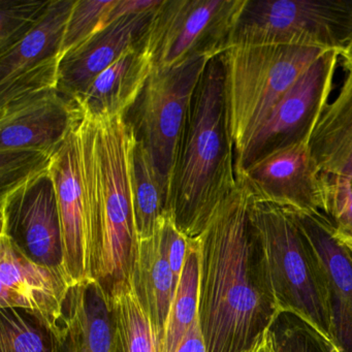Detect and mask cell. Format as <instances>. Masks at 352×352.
I'll return each instance as SVG.
<instances>
[{"label": "cell", "mask_w": 352, "mask_h": 352, "mask_svg": "<svg viewBox=\"0 0 352 352\" xmlns=\"http://www.w3.org/2000/svg\"><path fill=\"white\" fill-rule=\"evenodd\" d=\"M131 282L151 321L160 351L178 287L168 263L160 221L151 236L140 240L139 255Z\"/></svg>", "instance_id": "ffe728a7"}, {"label": "cell", "mask_w": 352, "mask_h": 352, "mask_svg": "<svg viewBox=\"0 0 352 352\" xmlns=\"http://www.w3.org/2000/svg\"><path fill=\"white\" fill-rule=\"evenodd\" d=\"M352 251V250H351Z\"/></svg>", "instance_id": "e575fe53"}, {"label": "cell", "mask_w": 352, "mask_h": 352, "mask_svg": "<svg viewBox=\"0 0 352 352\" xmlns=\"http://www.w3.org/2000/svg\"><path fill=\"white\" fill-rule=\"evenodd\" d=\"M50 3L51 0H0V55L32 32Z\"/></svg>", "instance_id": "4316f807"}, {"label": "cell", "mask_w": 352, "mask_h": 352, "mask_svg": "<svg viewBox=\"0 0 352 352\" xmlns=\"http://www.w3.org/2000/svg\"><path fill=\"white\" fill-rule=\"evenodd\" d=\"M327 50L241 45L223 53L228 129L236 156L288 90Z\"/></svg>", "instance_id": "5b68a950"}, {"label": "cell", "mask_w": 352, "mask_h": 352, "mask_svg": "<svg viewBox=\"0 0 352 352\" xmlns=\"http://www.w3.org/2000/svg\"><path fill=\"white\" fill-rule=\"evenodd\" d=\"M341 56L343 57L345 67H352V38Z\"/></svg>", "instance_id": "836d02e7"}, {"label": "cell", "mask_w": 352, "mask_h": 352, "mask_svg": "<svg viewBox=\"0 0 352 352\" xmlns=\"http://www.w3.org/2000/svg\"><path fill=\"white\" fill-rule=\"evenodd\" d=\"M131 188L140 240L153 234L160 218L170 212V197L148 152L135 142L131 153Z\"/></svg>", "instance_id": "603a6c76"}, {"label": "cell", "mask_w": 352, "mask_h": 352, "mask_svg": "<svg viewBox=\"0 0 352 352\" xmlns=\"http://www.w3.org/2000/svg\"><path fill=\"white\" fill-rule=\"evenodd\" d=\"M176 352H208L203 333H201L199 317L191 325L190 329L185 336L183 341L181 342Z\"/></svg>", "instance_id": "1f68e13d"}, {"label": "cell", "mask_w": 352, "mask_h": 352, "mask_svg": "<svg viewBox=\"0 0 352 352\" xmlns=\"http://www.w3.org/2000/svg\"><path fill=\"white\" fill-rule=\"evenodd\" d=\"M222 54L210 59L193 92L173 174L170 212L190 239L238 187Z\"/></svg>", "instance_id": "7a4b0ae2"}, {"label": "cell", "mask_w": 352, "mask_h": 352, "mask_svg": "<svg viewBox=\"0 0 352 352\" xmlns=\"http://www.w3.org/2000/svg\"><path fill=\"white\" fill-rule=\"evenodd\" d=\"M252 352H277L270 331L265 333V337L257 344Z\"/></svg>", "instance_id": "d6a6232c"}, {"label": "cell", "mask_w": 352, "mask_h": 352, "mask_svg": "<svg viewBox=\"0 0 352 352\" xmlns=\"http://www.w3.org/2000/svg\"><path fill=\"white\" fill-rule=\"evenodd\" d=\"M197 240L199 319L208 352H252L280 310L245 187L238 183Z\"/></svg>", "instance_id": "6da1fadb"}, {"label": "cell", "mask_w": 352, "mask_h": 352, "mask_svg": "<svg viewBox=\"0 0 352 352\" xmlns=\"http://www.w3.org/2000/svg\"><path fill=\"white\" fill-rule=\"evenodd\" d=\"M251 216L263 238L280 313L296 315L331 341L329 280L292 210L251 197Z\"/></svg>", "instance_id": "277c9868"}, {"label": "cell", "mask_w": 352, "mask_h": 352, "mask_svg": "<svg viewBox=\"0 0 352 352\" xmlns=\"http://www.w3.org/2000/svg\"><path fill=\"white\" fill-rule=\"evenodd\" d=\"M0 234L30 261L67 276L58 203L49 168L1 195Z\"/></svg>", "instance_id": "7c38bea8"}, {"label": "cell", "mask_w": 352, "mask_h": 352, "mask_svg": "<svg viewBox=\"0 0 352 352\" xmlns=\"http://www.w3.org/2000/svg\"><path fill=\"white\" fill-rule=\"evenodd\" d=\"M56 337L58 352H111L110 296L104 284L88 279L72 286Z\"/></svg>", "instance_id": "ac0fdd59"}, {"label": "cell", "mask_w": 352, "mask_h": 352, "mask_svg": "<svg viewBox=\"0 0 352 352\" xmlns=\"http://www.w3.org/2000/svg\"><path fill=\"white\" fill-rule=\"evenodd\" d=\"M292 212L327 273L331 344L337 352H352V251L336 238L324 214Z\"/></svg>", "instance_id": "2e32d148"}, {"label": "cell", "mask_w": 352, "mask_h": 352, "mask_svg": "<svg viewBox=\"0 0 352 352\" xmlns=\"http://www.w3.org/2000/svg\"><path fill=\"white\" fill-rule=\"evenodd\" d=\"M199 246L190 239L186 261L175 294L164 340L158 352H176L199 317Z\"/></svg>", "instance_id": "cb8c5ba5"}, {"label": "cell", "mask_w": 352, "mask_h": 352, "mask_svg": "<svg viewBox=\"0 0 352 352\" xmlns=\"http://www.w3.org/2000/svg\"><path fill=\"white\" fill-rule=\"evenodd\" d=\"M320 177L324 192L323 214L336 238L352 250V178Z\"/></svg>", "instance_id": "f1b7e54d"}, {"label": "cell", "mask_w": 352, "mask_h": 352, "mask_svg": "<svg viewBox=\"0 0 352 352\" xmlns=\"http://www.w3.org/2000/svg\"><path fill=\"white\" fill-rule=\"evenodd\" d=\"M244 0H164L146 38L153 69L174 67L193 55L215 57L230 48Z\"/></svg>", "instance_id": "30bf717a"}, {"label": "cell", "mask_w": 352, "mask_h": 352, "mask_svg": "<svg viewBox=\"0 0 352 352\" xmlns=\"http://www.w3.org/2000/svg\"><path fill=\"white\" fill-rule=\"evenodd\" d=\"M270 333L277 352H337L329 339L292 313H280Z\"/></svg>", "instance_id": "484cf974"}, {"label": "cell", "mask_w": 352, "mask_h": 352, "mask_svg": "<svg viewBox=\"0 0 352 352\" xmlns=\"http://www.w3.org/2000/svg\"><path fill=\"white\" fill-rule=\"evenodd\" d=\"M116 0H76L60 48L61 59L104 30Z\"/></svg>", "instance_id": "83f0119b"}, {"label": "cell", "mask_w": 352, "mask_h": 352, "mask_svg": "<svg viewBox=\"0 0 352 352\" xmlns=\"http://www.w3.org/2000/svg\"><path fill=\"white\" fill-rule=\"evenodd\" d=\"M75 3L76 0H51L46 13L32 32L0 55V83L48 59L60 56L65 28Z\"/></svg>", "instance_id": "44dd1931"}, {"label": "cell", "mask_w": 352, "mask_h": 352, "mask_svg": "<svg viewBox=\"0 0 352 352\" xmlns=\"http://www.w3.org/2000/svg\"><path fill=\"white\" fill-rule=\"evenodd\" d=\"M0 352H58L56 333L19 309H0Z\"/></svg>", "instance_id": "d4e9b609"}, {"label": "cell", "mask_w": 352, "mask_h": 352, "mask_svg": "<svg viewBox=\"0 0 352 352\" xmlns=\"http://www.w3.org/2000/svg\"><path fill=\"white\" fill-rule=\"evenodd\" d=\"M96 123L98 219L94 270L96 279L108 288L115 282L131 280L139 255L131 178L135 139L123 116Z\"/></svg>", "instance_id": "3957f363"}, {"label": "cell", "mask_w": 352, "mask_h": 352, "mask_svg": "<svg viewBox=\"0 0 352 352\" xmlns=\"http://www.w3.org/2000/svg\"><path fill=\"white\" fill-rule=\"evenodd\" d=\"M340 56L337 51H327L288 90L245 147L234 156L236 178L253 164L280 150L308 143L315 125L329 104Z\"/></svg>", "instance_id": "8fae6325"}, {"label": "cell", "mask_w": 352, "mask_h": 352, "mask_svg": "<svg viewBox=\"0 0 352 352\" xmlns=\"http://www.w3.org/2000/svg\"><path fill=\"white\" fill-rule=\"evenodd\" d=\"M211 58L193 55L174 67L153 69L137 100L123 116L135 142L151 157L170 197V206L175 162L189 104Z\"/></svg>", "instance_id": "9c48e42d"}, {"label": "cell", "mask_w": 352, "mask_h": 352, "mask_svg": "<svg viewBox=\"0 0 352 352\" xmlns=\"http://www.w3.org/2000/svg\"><path fill=\"white\" fill-rule=\"evenodd\" d=\"M162 3L164 0H116L107 19V26L126 16L155 11Z\"/></svg>", "instance_id": "4dcf8cb0"}, {"label": "cell", "mask_w": 352, "mask_h": 352, "mask_svg": "<svg viewBox=\"0 0 352 352\" xmlns=\"http://www.w3.org/2000/svg\"><path fill=\"white\" fill-rule=\"evenodd\" d=\"M323 111L308 141L320 176L352 178V67Z\"/></svg>", "instance_id": "d6986e66"}, {"label": "cell", "mask_w": 352, "mask_h": 352, "mask_svg": "<svg viewBox=\"0 0 352 352\" xmlns=\"http://www.w3.org/2000/svg\"><path fill=\"white\" fill-rule=\"evenodd\" d=\"M252 199L296 212L323 213L322 180L308 143L280 150L236 178Z\"/></svg>", "instance_id": "4fadbf2b"}, {"label": "cell", "mask_w": 352, "mask_h": 352, "mask_svg": "<svg viewBox=\"0 0 352 352\" xmlns=\"http://www.w3.org/2000/svg\"><path fill=\"white\" fill-rule=\"evenodd\" d=\"M72 286L67 275L30 261L0 234V309L24 311L57 335Z\"/></svg>", "instance_id": "5bb4252c"}, {"label": "cell", "mask_w": 352, "mask_h": 352, "mask_svg": "<svg viewBox=\"0 0 352 352\" xmlns=\"http://www.w3.org/2000/svg\"><path fill=\"white\" fill-rule=\"evenodd\" d=\"M84 114L58 89L32 94L0 107V182L13 188L47 170Z\"/></svg>", "instance_id": "52a82bcc"}, {"label": "cell", "mask_w": 352, "mask_h": 352, "mask_svg": "<svg viewBox=\"0 0 352 352\" xmlns=\"http://www.w3.org/2000/svg\"><path fill=\"white\" fill-rule=\"evenodd\" d=\"M352 38V0H244L230 47L286 45L343 54Z\"/></svg>", "instance_id": "ba28073f"}, {"label": "cell", "mask_w": 352, "mask_h": 352, "mask_svg": "<svg viewBox=\"0 0 352 352\" xmlns=\"http://www.w3.org/2000/svg\"><path fill=\"white\" fill-rule=\"evenodd\" d=\"M60 61V56L53 57L7 81L1 82L0 107L45 90L56 89Z\"/></svg>", "instance_id": "f546056e"}, {"label": "cell", "mask_w": 352, "mask_h": 352, "mask_svg": "<svg viewBox=\"0 0 352 352\" xmlns=\"http://www.w3.org/2000/svg\"><path fill=\"white\" fill-rule=\"evenodd\" d=\"M153 71L146 41L104 69L75 98L84 116L94 121L124 116Z\"/></svg>", "instance_id": "e0dca14e"}, {"label": "cell", "mask_w": 352, "mask_h": 352, "mask_svg": "<svg viewBox=\"0 0 352 352\" xmlns=\"http://www.w3.org/2000/svg\"><path fill=\"white\" fill-rule=\"evenodd\" d=\"M157 10L120 18L65 55L59 65L57 89L74 100L83 94L126 51L145 42Z\"/></svg>", "instance_id": "9a60e30c"}, {"label": "cell", "mask_w": 352, "mask_h": 352, "mask_svg": "<svg viewBox=\"0 0 352 352\" xmlns=\"http://www.w3.org/2000/svg\"><path fill=\"white\" fill-rule=\"evenodd\" d=\"M96 121L84 116L65 138L49 166L60 215L65 271L73 286L96 279Z\"/></svg>", "instance_id": "8992f818"}, {"label": "cell", "mask_w": 352, "mask_h": 352, "mask_svg": "<svg viewBox=\"0 0 352 352\" xmlns=\"http://www.w3.org/2000/svg\"><path fill=\"white\" fill-rule=\"evenodd\" d=\"M107 289L112 319L111 352H158L153 327L131 280L115 282Z\"/></svg>", "instance_id": "7402d4cb"}]
</instances>
